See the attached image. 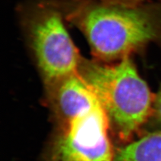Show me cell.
<instances>
[{
	"mask_svg": "<svg viewBox=\"0 0 161 161\" xmlns=\"http://www.w3.org/2000/svg\"><path fill=\"white\" fill-rule=\"evenodd\" d=\"M89 42L95 60L114 63L161 44V2L136 6L97 0H49Z\"/></svg>",
	"mask_w": 161,
	"mask_h": 161,
	"instance_id": "obj_1",
	"label": "cell"
},
{
	"mask_svg": "<svg viewBox=\"0 0 161 161\" xmlns=\"http://www.w3.org/2000/svg\"><path fill=\"white\" fill-rule=\"evenodd\" d=\"M78 73L102 105L112 134L125 144L130 142L148 119L153 103L131 57L114 63L83 58Z\"/></svg>",
	"mask_w": 161,
	"mask_h": 161,
	"instance_id": "obj_2",
	"label": "cell"
},
{
	"mask_svg": "<svg viewBox=\"0 0 161 161\" xmlns=\"http://www.w3.org/2000/svg\"><path fill=\"white\" fill-rule=\"evenodd\" d=\"M59 9L39 0L21 10V23L45 85L77 73L83 58Z\"/></svg>",
	"mask_w": 161,
	"mask_h": 161,
	"instance_id": "obj_3",
	"label": "cell"
},
{
	"mask_svg": "<svg viewBox=\"0 0 161 161\" xmlns=\"http://www.w3.org/2000/svg\"><path fill=\"white\" fill-rule=\"evenodd\" d=\"M57 125L43 161H115L109 121L99 101Z\"/></svg>",
	"mask_w": 161,
	"mask_h": 161,
	"instance_id": "obj_4",
	"label": "cell"
},
{
	"mask_svg": "<svg viewBox=\"0 0 161 161\" xmlns=\"http://www.w3.org/2000/svg\"><path fill=\"white\" fill-rule=\"evenodd\" d=\"M115 161H161V132L150 133L115 149Z\"/></svg>",
	"mask_w": 161,
	"mask_h": 161,
	"instance_id": "obj_5",
	"label": "cell"
},
{
	"mask_svg": "<svg viewBox=\"0 0 161 161\" xmlns=\"http://www.w3.org/2000/svg\"><path fill=\"white\" fill-rule=\"evenodd\" d=\"M97 1L109 3L122 4L127 5V6H136V5H140L147 3L146 2L147 0H97Z\"/></svg>",
	"mask_w": 161,
	"mask_h": 161,
	"instance_id": "obj_6",
	"label": "cell"
},
{
	"mask_svg": "<svg viewBox=\"0 0 161 161\" xmlns=\"http://www.w3.org/2000/svg\"><path fill=\"white\" fill-rule=\"evenodd\" d=\"M154 113L156 118L161 124V89L158 93L154 102Z\"/></svg>",
	"mask_w": 161,
	"mask_h": 161,
	"instance_id": "obj_7",
	"label": "cell"
}]
</instances>
